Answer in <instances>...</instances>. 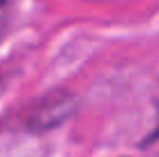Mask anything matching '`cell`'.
<instances>
[{
    "label": "cell",
    "instance_id": "cell-1",
    "mask_svg": "<svg viewBox=\"0 0 159 157\" xmlns=\"http://www.w3.org/2000/svg\"><path fill=\"white\" fill-rule=\"evenodd\" d=\"M9 2H12V0H0V19L5 16V12H7V7H9Z\"/></svg>",
    "mask_w": 159,
    "mask_h": 157
}]
</instances>
